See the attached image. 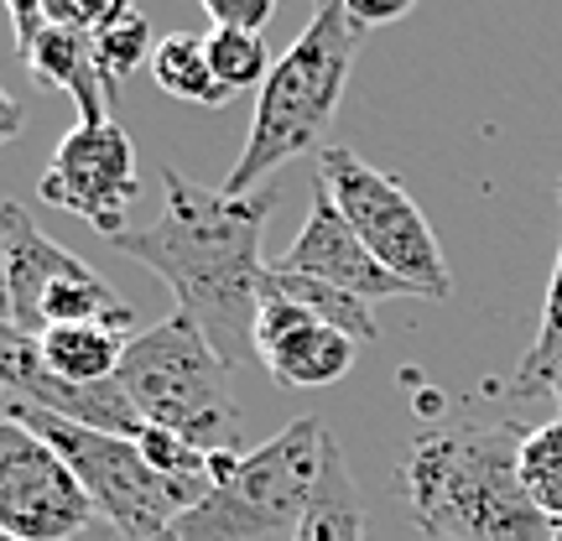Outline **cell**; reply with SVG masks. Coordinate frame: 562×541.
I'll use <instances>...</instances> for the list:
<instances>
[{
	"label": "cell",
	"mask_w": 562,
	"mask_h": 541,
	"mask_svg": "<svg viewBox=\"0 0 562 541\" xmlns=\"http://www.w3.org/2000/svg\"><path fill=\"white\" fill-rule=\"evenodd\" d=\"M167 208L146 229L115 235V250L167 281L182 318L199 323L229 370L256 360V318L266 286V224L277 208V188L224 193L161 167Z\"/></svg>",
	"instance_id": "obj_1"
},
{
	"label": "cell",
	"mask_w": 562,
	"mask_h": 541,
	"mask_svg": "<svg viewBox=\"0 0 562 541\" xmlns=\"http://www.w3.org/2000/svg\"><path fill=\"white\" fill-rule=\"evenodd\" d=\"M526 427H432L417 432L402 463L406 505L422 537L432 541H558L521 484Z\"/></svg>",
	"instance_id": "obj_2"
},
{
	"label": "cell",
	"mask_w": 562,
	"mask_h": 541,
	"mask_svg": "<svg viewBox=\"0 0 562 541\" xmlns=\"http://www.w3.org/2000/svg\"><path fill=\"white\" fill-rule=\"evenodd\" d=\"M355 47H360V32L344 16V0H313L307 26L271 63L261 94H256L250 136L224 178V193H256V178L277 172L281 161L302 157V151H318V140L339 115Z\"/></svg>",
	"instance_id": "obj_3"
},
{
	"label": "cell",
	"mask_w": 562,
	"mask_h": 541,
	"mask_svg": "<svg viewBox=\"0 0 562 541\" xmlns=\"http://www.w3.org/2000/svg\"><path fill=\"white\" fill-rule=\"evenodd\" d=\"M328 421L297 417L250 453H214V484L172 541H297L323 469Z\"/></svg>",
	"instance_id": "obj_4"
},
{
	"label": "cell",
	"mask_w": 562,
	"mask_h": 541,
	"mask_svg": "<svg viewBox=\"0 0 562 541\" xmlns=\"http://www.w3.org/2000/svg\"><path fill=\"white\" fill-rule=\"evenodd\" d=\"M229 364L199 334V323L172 313L125 343L121 391L146 427L193 442L203 453H245L240 448V402L229 385Z\"/></svg>",
	"instance_id": "obj_5"
},
{
	"label": "cell",
	"mask_w": 562,
	"mask_h": 541,
	"mask_svg": "<svg viewBox=\"0 0 562 541\" xmlns=\"http://www.w3.org/2000/svg\"><path fill=\"white\" fill-rule=\"evenodd\" d=\"M11 417L26 427H37L42 438L74 463V474L83 480L89 500L100 510V521L121 541H172L178 521L209 495V480H172L157 474L140 459V448L131 438H110V432H89L79 421H63L53 412H37L26 402L5 406Z\"/></svg>",
	"instance_id": "obj_6"
},
{
	"label": "cell",
	"mask_w": 562,
	"mask_h": 541,
	"mask_svg": "<svg viewBox=\"0 0 562 541\" xmlns=\"http://www.w3.org/2000/svg\"><path fill=\"white\" fill-rule=\"evenodd\" d=\"M318 182L328 188V199L339 208L349 229L364 240V250L396 271L402 281H412L422 297H448L453 292V271L442 261V245L432 235L427 214L417 208V199L406 193L402 182L370 167L364 157H355L349 146H323L318 151Z\"/></svg>",
	"instance_id": "obj_7"
},
{
	"label": "cell",
	"mask_w": 562,
	"mask_h": 541,
	"mask_svg": "<svg viewBox=\"0 0 562 541\" xmlns=\"http://www.w3.org/2000/svg\"><path fill=\"white\" fill-rule=\"evenodd\" d=\"M5 281H11V328L32 339L63 323H115V328L136 323V307L89 261L47 240L21 203L11 219V245H5Z\"/></svg>",
	"instance_id": "obj_8"
},
{
	"label": "cell",
	"mask_w": 562,
	"mask_h": 541,
	"mask_svg": "<svg viewBox=\"0 0 562 541\" xmlns=\"http://www.w3.org/2000/svg\"><path fill=\"white\" fill-rule=\"evenodd\" d=\"M100 510L74 463L37 427L0 417V537L11 541H79L94 531Z\"/></svg>",
	"instance_id": "obj_9"
},
{
	"label": "cell",
	"mask_w": 562,
	"mask_h": 541,
	"mask_svg": "<svg viewBox=\"0 0 562 541\" xmlns=\"http://www.w3.org/2000/svg\"><path fill=\"white\" fill-rule=\"evenodd\" d=\"M140 193L136 178V146L115 121H79L58 140L37 182V199L100 229L104 240L125 235V214Z\"/></svg>",
	"instance_id": "obj_10"
},
{
	"label": "cell",
	"mask_w": 562,
	"mask_h": 541,
	"mask_svg": "<svg viewBox=\"0 0 562 541\" xmlns=\"http://www.w3.org/2000/svg\"><path fill=\"white\" fill-rule=\"evenodd\" d=\"M277 266L328 281V286H339V292L370 302V307H375V302H396V297H422L412 281H402L396 271H385V266L364 250V240L349 229V219L334 208V199H328V188H323L318 178H313L307 224H302V235L292 240V250H286Z\"/></svg>",
	"instance_id": "obj_11"
},
{
	"label": "cell",
	"mask_w": 562,
	"mask_h": 541,
	"mask_svg": "<svg viewBox=\"0 0 562 541\" xmlns=\"http://www.w3.org/2000/svg\"><path fill=\"white\" fill-rule=\"evenodd\" d=\"M360 343L339 334L334 323L313 318L307 307L261 292V318H256V360L281 391H318L349 375Z\"/></svg>",
	"instance_id": "obj_12"
},
{
	"label": "cell",
	"mask_w": 562,
	"mask_h": 541,
	"mask_svg": "<svg viewBox=\"0 0 562 541\" xmlns=\"http://www.w3.org/2000/svg\"><path fill=\"white\" fill-rule=\"evenodd\" d=\"M131 339L136 334L115 328V323H63V328H42L37 334V360L53 381L104 385L121 375L125 343Z\"/></svg>",
	"instance_id": "obj_13"
},
{
	"label": "cell",
	"mask_w": 562,
	"mask_h": 541,
	"mask_svg": "<svg viewBox=\"0 0 562 541\" xmlns=\"http://www.w3.org/2000/svg\"><path fill=\"white\" fill-rule=\"evenodd\" d=\"M297 541H364L360 484H355V474H349V463H344L334 432H328V442H323V469H318V484H313L307 521L297 526Z\"/></svg>",
	"instance_id": "obj_14"
},
{
	"label": "cell",
	"mask_w": 562,
	"mask_h": 541,
	"mask_svg": "<svg viewBox=\"0 0 562 541\" xmlns=\"http://www.w3.org/2000/svg\"><path fill=\"white\" fill-rule=\"evenodd\" d=\"M261 292H277V297L297 302V307H307L313 318L334 323L339 334H349L355 343L381 339L375 307H370V302H360V297H349V292H339V286H328V281H318V277H302V271L271 266V271H266V286H261Z\"/></svg>",
	"instance_id": "obj_15"
},
{
	"label": "cell",
	"mask_w": 562,
	"mask_h": 541,
	"mask_svg": "<svg viewBox=\"0 0 562 541\" xmlns=\"http://www.w3.org/2000/svg\"><path fill=\"white\" fill-rule=\"evenodd\" d=\"M151 79H157L161 94H172V100H182V104H209V110H220V104L235 100V94L214 79L209 47H203V37H193V32H172V37L157 42V53H151Z\"/></svg>",
	"instance_id": "obj_16"
},
{
	"label": "cell",
	"mask_w": 562,
	"mask_h": 541,
	"mask_svg": "<svg viewBox=\"0 0 562 541\" xmlns=\"http://www.w3.org/2000/svg\"><path fill=\"white\" fill-rule=\"evenodd\" d=\"M125 11H136V0H5V16H11V37H16V47L26 37H37L42 26L100 32V26H110V21H121Z\"/></svg>",
	"instance_id": "obj_17"
},
{
	"label": "cell",
	"mask_w": 562,
	"mask_h": 541,
	"mask_svg": "<svg viewBox=\"0 0 562 541\" xmlns=\"http://www.w3.org/2000/svg\"><path fill=\"white\" fill-rule=\"evenodd\" d=\"M521 484L531 505L542 510L552 526H562V417L526 427L521 442Z\"/></svg>",
	"instance_id": "obj_18"
},
{
	"label": "cell",
	"mask_w": 562,
	"mask_h": 541,
	"mask_svg": "<svg viewBox=\"0 0 562 541\" xmlns=\"http://www.w3.org/2000/svg\"><path fill=\"white\" fill-rule=\"evenodd\" d=\"M209 68L214 79L229 89V94H245V89H261L266 74H271V58H266L261 32H229V26H214L209 37Z\"/></svg>",
	"instance_id": "obj_19"
},
{
	"label": "cell",
	"mask_w": 562,
	"mask_h": 541,
	"mask_svg": "<svg viewBox=\"0 0 562 541\" xmlns=\"http://www.w3.org/2000/svg\"><path fill=\"white\" fill-rule=\"evenodd\" d=\"M151 21L140 11H125L121 21H110L94 32V58H100V74L110 83V94H121V83L136 74L140 63H151Z\"/></svg>",
	"instance_id": "obj_20"
},
{
	"label": "cell",
	"mask_w": 562,
	"mask_h": 541,
	"mask_svg": "<svg viewBox=\"0 0 562 541\" xmlns=\"http://www.w3.org/2000/svg\"><path fill=\"white\" fill-rule=\"evenodd\" d=\"M214 26H229V32H266V21L277 16L281 0H199Z\"/></svg>",
	"instance_id": "obj_21"
},
{
	"label": "cell",
	"mask_w": 562,
	"mask_h": 541,
	"mask_svg": "<svg viewBox=\"0 0 562 541\" xmlns=\"http://www.w3.org/2000/svg\"><path fill=\"white\" fill-rule=\"evenodd\" d=\"M412 5H417V0H344V16H349V26L364 37L370 26H391V21H402Z\"/></svg>",
	"instance_id": "obj_22"
},
{
	"label": "cell",
	"mask_w": 562,
	"mask_h": 541,
	"mask_svg": "<svg viewBox=\"0 0 562 541\" xmlns=\"http://www.w3.org/2000/svg\"><path fill=\"white\" fill-rule=\"evenodd\" d=\"M11 219H16V203H0V328H11V281H5V245H11Z\"/></svg>",
	"instance_id": "obj_23"
},
{
	"label": "cell",
	"mask_w": 562,
	"mask_h": 541,
	"mask_svg": "<svg viewBox=\"0 0 562 541\" xmlns=\"http://www.w3.org/2000/svg\"><path fill=\"white\" fill-rule=\"evenodd\" d=\"M21 125H26V110H21V100H11V94L0 89V146H5V140H16Z\"/></svg>",
	"instance_id": "obj_24"
},
{
	"label": "cell",
	"mask_w": 562,
	"mask_h": 541,
	"mask_svg": "<svg viewBox=\"0 0 562 541\" xmlns=\"http://www.w3.org/2000/svg\"><path fill=\"white\" fill-rule=\"evenodd\" d=\"M5 406H11V396H5V385H0V417H5Z\"/></svg>",
	"instance_id": "obj_25"
},
{
	"label": "cell",
	"mask_w": 562,
	"mask_h": 541,
	"mask_svg": "<svg viewBox=\"0 0 562 541\" xmlns=\"http://www.w3.org/2000/svg\"><path fill=\"white\" fill-rule=\"evenodd\" d=\"M0 541H11V537H0ZM79 541H94V537H79Z\"/></svg>",
	"instance_id": "obj_26"
},
{
	"label": "cell",
	"mask_w": 562,
	"mask_h": 541,
	"mask_svg": "<svg viewBox=\"0 0 562 541\" xmlns=\"http://www.w3.org/2000/svg\"><path fill=\"white\" fill-rule=\"evenodd\" d=\"M558 541H562V537H558Z\"/></svg>",
	"instance_id": "obj_27"
}]
</instances>
